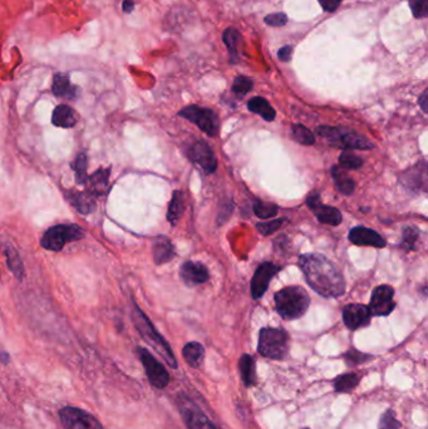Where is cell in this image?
<instances>
[{"label": "cell", "mask_w": 428, "mask_h": 429, "mask_svg": "<svg viewBox=\"0 0 428 429\" xmlns=\"http://www.w3.org/2000/svg\"><path fill=\"white\" fill-rule=\"evenodd\" d=\"M401 427H402V424L396 418L394 412L391 410V409L382 415L379 424H378V428L379 429H399Z\"/></svg>", "instance_id": "obj_38"}, {"label": "cell", "mask_w": 428, "mask_h": 429, "mask_svg": "<svg viewBox=\"0 0 428 429\" xmlns=\"http://www.w3.org/2000/svg\"><path fill=\"white\" fill-rule=\"evenodd\" d=\"M359 380H361V377L357 375L354 373L341 374L339 377L334 379V389L338 393H348V392H352L359 384Z\"/></svg>", "instance_id": "obj_29"}, {"label": "cell", "mask_w": 428, "mask_h": 429, "mask_svg": "<svg viewBox=\"0 0 428 429\" xmlns=\"http://www.w3.org/2000/svg\"><path fill=\"white\" fill-rule=\"evenodd\" d=\"M317 135L326 139L328 145L341 148V150H361L368 151L374 148L373 142L363 137L362 135L352 131L344 127H332V126H319L317 128Z\"/></svg>", "instance_id": "obj_4"}, {"label": "cell", "mask_w": 428, "mask_h": 429, "mask_svg": "<svg viewBox=\"0 0 428 429\" xmlns=\"http://www.w3.org/2000/svg\"><path fill=\"white\" fill-rule=\"evenodd\" d=\"M409 7L416 18L422 19L428 15V0H409Z\"/></svg>", "instance_id": "obj_40"}, {"label": "cell", "mask_w": 428, "mask_h": 429, "mask_svg": "<svg viewBox=\"0 0 428 429\" xmlns=\"http://www.w3.org/2000/svg\"><path fill=\"white\" fill-rule=\"evenodd\" d=\"M186 156L191 162L200 166L206 175H211L218 168V159L210 145L203 139H196L186 147Z\"/></svg>", "instance_id": "obj_8"}, {"label": "cell", "mask_w": 428, "mask_h": 429, "mask_svg": "<svg viewBox=\"0 0 428 429\" xmlns=\"http://www.w3.org/2000/svg\"><path fill=\"white\" fill-rule=\"evenodd\" d=\"M85 236V231L80 226L74 224H63L53 226L47 233H44L41 245L45 250L60 251L68 242L80 240Z\"/></svg>", "instance_id": "obj_6"}, {"label": "cell", "mask_w": 428, "mask_h": 429, "mask_svg": "<svg viewBox=\"0 0 428 429\" xmlns=\"http://www.w3.org/2000/svg\"><path fill=\"white\" fill-rule=\"evenodd\" d=\"M280 271V268L274 265L273 262H262L258 269L255 270L254 277L251 280V295L253 299H262L265 291L268 290L269 284L276 273Z\"/></svg>", "instance_id": "obj_14"}, {"label": "cell", "mask_w": 428, "mask_h": 429, "mask_svg": "<svg viewBox=\"0 0 428 429\" xmlns=\"http://www.w3.org/2000/svg\"><path fill=\"white\" fill-rule=\"evenodd\" d=\"M297 265L308 285L323 298H339L346 292V280L341 271L324 255H300Z\"/></svg>", "instance_id": "obj_1"}, {"label": "cell", "mask_w": 428, "mask_h": 429, "mask_svg": "<svg viewBox=\"0 0 428 429\" xmlns=\"http://www.w3.org/2000/svg\"><path fill=\"white\" fill-rule=\"evenodd\" d=\"M399 182L403 187L414 192H426L427 191V166L426 162L417 163L405 174L399 176Z\"/></svg>", "instance_id": "obj_15"}, {"label": "cell", "mask_w": 428, "mask_h": 429, "mask_svg": "<svg viewBox=\"0 0 428 429\" xmlns=\"http://www.w3.org/2000/svg\"><path fill=\"white\" fill-rule=\"evenodd\" d=\"M428 98V95H427V91H425V92H423V93H422L421 97H420V98H418V103H420V106H421V108L422 111H423V112H425V113H427L428 112V108H427V100Z\"/></svg>", "instance_id": "obj_45"}, {"label": "cell", "mask_w": 428, "mask_h": 429, "mask_svg": "<svg viewBox=\"0 0 428 429\" xmlns=\"http://www.w3.org/2000/svg\"><path fill=\"white\" fill-rule=\"evenodd\" d=\"M182 356L191 368H199L203 364L205 348L200 343H188L182 349Z\"/></svg>", "instance_id": "obj_26"}, {"label": "cell", "mask_w": 428, "mask_h": 429, "mask_svg": "<svg viewBox=\"0 0 428 429\" xmlns=\"http://www.w3.org/2000/svg\"><path fill=\"white\" fill-rule=\"evenodd\" d=\"M344 358H346V362L349 365H358V364L364 363V362H367L368 359H370V356H367V354H363L361 351H358L356 349L348 350L346 354H344Z\"/></svg>", "instance_id": "obj_41"}, {"label": "cell", "mask_w": 428, "mask_h": 429, "mask_svg": "<svg viewBox=\"0 0 428 429\" xmlns=\"http://www.w3.org/2000/svg\"><path fill=\"white\" fill-rule=\"evenodd\" d=\"M349 240L357 246H373L379 248L385 246V239L377 231L364 226H357L352 229L349 233Z\"/></svg>", "instance_id": "obj_18"}, {"label": "cell", "mask_w": 428, "mask_h": 429, "mask_svg": "<svg viewBox=\"0 0 428 429\" xmlns=\"http://www.w3.org/2000/svg\"><path fill=\"white\" fill-rule=\"evenodd\" d=\"M291 53H293V48H291V45H286V47H283L280 51H278V57L283 62H289L291 58Z\"/></svg>", "instance_id": "obj_44"}, {"label": "cell", "mask_w": 428, "mask_h": 429, "mask_svg": "<svg viewBox=\"0 0 428 429\" xmlns=\"http://www.w3.org/2000/svg\"><path fill=\"white\" fill-rule=\"evenodd\" d=\"M265 23L270 27H283L288 23V18L283 13H275V14L268 15L265 18Z\"/></svg>", "instance_id": "obj_42"}, {"label": "cell", "mask_w": 428, "mask_h": 429, "mask_svg": "<svg viewBox=\"0 0 428 429\" xmlns=\"http://www.w3.org/2000/svg\"><path fill=\"white\" fill-rule=\"evenodd\" d=\"M153 251V260L156 265H162V264L171 262L176 255L172 242L164 235H160L155 239Z\"/></svg>", "instance_id": "obj_21"}, {"label": "cell", "mask_w": 428, "mask_h": 429, "mask_svg": "<svg viewBox=\"0 0 428 429\" xmlns=\"http://www.w3.org/2000/svg\"><path fill=\"white\" fill-rule=\"evenodd\" d=\"M5 254H7L9 269L12 270V273L14 274L15 277L21 280L23 277V274H24V269H23L22 260H21L19 255L12 246H8L5 248Z\"/></svg>", "instance_id": "obj_33"}, {"label": "cell", "mask_w": 428, "mask_h": 429, "mask_svg": "<svg viewBox=\"0 0 428 429\" xmlns=\"http://www.w3.org/2000/svg\"><path fill=\"white\" fill-rule=\"evenodd\" d=\"M372 314L368 306L363 304H350L343 310V321L350 330H358L370 325Z\"/></svg>", "instance_id": "obj_16"}, {"label": "cell", "mask_w": 428, "mask_h": 429, "mask_svg": "<svg viewBox=\"0 0 428 429\" xmlns=\"http://www.w3.org/2000/svg\"><path fill=\"white\" fill-rule=\"evenodd\" d=\"M420 231L416 229V227H407L406 230H405V233H403V240H402V244H401V246L405 248L406 251H414L416 250V244H417V240H418V235Z\"/></svg>", "instance_id": "obj_37"}, {"label": "cell", "mask_w": 428, "mask_h": 429, "mask_svg": "<svg viewBox=\"0 0 428 429\" xmlns=\"http://www.w3.org/2000/svg\"><path fill=\"white\" fill-rule=\"evenodd\" d=\"M131 315L132 321L135 323V327L137 329L141 336L160 354L161 357L164 358V360L171 368L176 369L177 362H176L174 351L168 345V343L164 339V336L155 329L153 323L146 316V314L135 304Z\"/></svg>", "instance_id": "obj_3"}, {"label": "cell", "mask_w": 428, "mask_h": 429, "mask_svg": "<svg viewBox=\"0 0 428 429\" xmlns=\"http://www.w3.org/2000/svg\"><path fill=\"white\" fill-rule=\"evenodd\" d=\"M109 168H101L88 177L85 186H87L88 192L93 196H101L109 187Z\"/></svg>", "instance_id": "obj_23"}, {"label": "cell", "mask_w": 428, "mask_h": 429, "mask_svg": "<svg viewBox=\"0 0 428 429\" xmlns=\"http://www.w3.org/2000/svg\"><path fill=\"white\" fill-rule=\"evenodd\" d=\"M137 353L150 383L157 389L166 388L170 382V374L165 367L145 348H137Z\"/></svg>", "instance_id": "obj_11"}, {"label": "cell", "mask_w": 428, "mask_h": 429, "mask_svg": "<svg viewBox=\"0 0 428 429\" xmlns=\"http://www.w3.org/2000/svg\"><path fill=\"white\" fill-rule=\"evenodd\" d=\"M177 406L180 408L182 418L189 429H218L210 419L205 415L203 410L197 407L196 404L186 397L185 394H180L177 398Z\"/></svg>", "instance_id": "obj_9"}, {"label": "cell", "mask_w": 428, "mask_h": 429, "mask_svg": "<svg viewBox=\"0 0 428 429\" xmlns=\"http://www.w3.org/2000/svg\"><path fill=\"white\" fill-rule=\"evenodd\" d=\"M306 206L312 210L313 213L315 215V218H318V221L322 224H327V225L338 226L341 222V213L338 209L330 207L327 205L323 204L320 201L319 194L313 192L308 198H306Z\"/></svg>", "instance_id": "obj_13"}, {"label": "cell", "mask_w": 428, "mask_h": 429, "mask_svg": "<svg viewBox=\"0 0 428 429\" xmlns=\"http://www.w3.org/2000/svg\"><path fill=\"white\" fill-rule=\"evenodd\" d=\"M394 289L390 285L377 286L370 297V312L372 316H387L396 309L393 300Z\"/></svg>", "instance_id": "obj_12"}, {"label": "cell", "mask_w": 428, "mask_h": 429, "mask_svg": "<svg viewBox=\"0 0 428 429\" xmlns=\"http://www.w3.org/2000/svg\"><path fill=\"white\" fill-rule=\"evenodd\" d=\"M52 92L56 97L72 101L76 100L78 95V87L71 83L69 77L65 73H57L53 77V84H52Z\"/></svg>", "instance_id": "obj_20"}, {"label": "cell", "mask_w": 428, "mask_h": 429, "mask_svg": "<svg viewBox=\"0 0 428 429\" xmlns=\"http://www.w3.org/2000/svg\"><path fill=\"white\" fill-rule=\"evenodd\" d=\"M66 198L73 207L80 212L82 215H89L95 210V196L89 192H80V191H66Z\"/></svg>", "instance_id": "obj_19"}, {"label": "cell", "mask_w": 428, "mask_h": 429, "mask_svg": "<svg viewBox=\"0 0 428 429\" xmlns=\"http://www.w3.org/2000/svg\"><path fill=\"white\" fill-rule=\"evenodd\" d=\"M59 417L66 429H104L95 417L80 408H62Z\"/></svg>", "instance_id": "obj_10"}, {"label": "cell", "mask_w": 428, "mask_h": 429, "mask_svg": "<svg viewBox=\"0 0 428 429\" xmlns=\"http://www.w3.org/2000/svg\"><path fill=\"white\" fill-rule=\"evenodd\" d=\"M279 207L270 202H264L262 200H256L254 202V213L260 218H269L275 216Z\"/></svg>", "instance_id": "obj_35"}, {"label": "cell", "mask_w": 428, "mask_h": 429, "mask_svg": "<svg viewBox=\"0 0 428 429\" xmlns=\"http://www.w3.org/2000/svg\"><path fill=\"white\" fill-rule=\"evenodd\" d=\"M224 43L226 44L229 53H230V58L232 62H236L239 59L238 56V44H239L241 36L239 32L235 28H229L224 32Z\"/></svg>", "instance_id": "obj_30"}, {"label": "cell", "mask_w": 428, "mask_h": 429, "mask_svg": "<svg viewBox=\"0 0 428 429\" xmlns=\"http://www.w3.org/2000/svg\"><path fill=\"white\" fill-rule=\"evenodd\" d=\"M240 374L244 386H253L256 383V371H255L254 358L249 354H244L240 358L239 362Z\"/></svg>", "instance_id": "obj_28"}, {"label": "cell", "mask_w": 428, "mask_h": 429, "mask_svg": "<svg viewBox=\"0 0 428 429\" xmlns=\"http://www.w3.org/2000/svg\"><path fill=\"white\" fill-rule=\"evenodd\" d=\"M247 108L250 112L262 117L265 121L271 122L275 119V109L270 106V103L262 97H254L247 102Z\"/></svg>", "instance_id": "obj_25"}, {"label": "cell", "mask_w": 428, "mask_h": 429, "mask_svg": "<svg viewBox=\"0 0 428 429\" xmlns=\"http://www.w3.org/2000/svg\"><path fill=\"white\" fill-rule=\"evenodd\" d=\"M285 221H286V218H278V220H273V221H268V222H259V224H256V229L262 235H271V233L278 231Z\"/></svg>", "instance_id": "obj_39"}, {"label": "cell", "mask_w": 428, "mask_h": 429, "mask_svg": "<svg viewBox=\"0 0 428 429\" xmlns=\"http://www.w3.org/2000/svg\"><path fill=\"white\" fill-rule=\"evenodd\" d=\"M180 277L188 286H195L206 283L210 279V274L203 262H186L182 264Z\"/></svg>", "instance_id": "obj_17"}, {"label": "cell", "mask_w": 428, "mask_h": 429, "mask_svg": "<svg viewBox=\"0 0 428 429\" xmlns=\"http://www.w3.org/2000/svg\"><path fill=\"white\" fill-rule=\"evenodd\" d=\"M291 133L294 139L300 145L312 146L315 142V137L312 132L309 131L303 124H293Z\"/></svg>", "instance_id": "obj_32"}, {"label": "cell", "mask_w": 428, "mask_h": 429, "mask_svg": "<svg viewBox=\"0 0 428 429\" xmlns=\"http://www.w3.org/2000/svg\"><path fill=\"white\" fill-rule=\"evenodd\" d=\"M276 312L284 321H295L302 318L311 304L308 292L300 286H288L278 291L274 297Z\"/></svg>", "instance_id": "obj_2"}, {"label": "cell", "mask_w": 428, "mask_h": 429, "mask_svg": "<svg viewBox=\"0 0 428 429\" xmlns=\"http://www.w3.org/2000/svg\"><path fill=\"white\" fill-rule=\"evenodd\" d=\"M135 8V3L132 0H124L122 3V9H124V13H131Z\"/></svg>", "instance_id": "obj_46"}, {"label": "cell", "mask_w": 428, "mask_h": 429, "mask_svg": "<svg viewBox=\"0 0 428 429\" xmlns=\"http://www.w3.org/2000/svg\"><path fill=\"white\" fill-rule=\"evenodd\" d=\"M332 177H333L334 183H335V187L338 189V191L343 194V195H352L356 189V182L353 181L350 177H349L346 171L341 167V166H333L332 167Z\"/></svg>", "instance_id": "obj_24"}, {"label": "cell", "mask_w": 428, "mask_h": 429, "mask_svg": "<svg viewBox=\"0 0 428 429\" xmlns=\"http://www.w3.org/2000/svg\"><path fill=\"white\" fill-rule=\"evenodd\" d=\"M78 119L80 117L77 112L67 104H59L52 115V124L59 128H72L77 124Z\"/></svg>", "instance_id": "obj_22"}, {"label": "cell", "mask_w": 428, "mask_h": 429, "mask_svg": "<svg viewBox=\"0 0 428 429\" xmlns=\"http://www.w3.org/2000/svg\"><path fill=\"white\" fill-rule=\"evenodd\" d=\"M339 163L343 170H358L362 167L363 160L350 150H344L339 157Z\"/></svg>", "instance_id": "obj_34"}, {"label": "cell", "mask_w": 428, "mask_h": 429, "mask_svg": "<svg viewBox=\"0 0 428 429\" xmlns=\"http://www.w3.org/2000/svg\"><path fill=\"white\" fill-rule=\"evenodd\" d=\"M254 87V83L253 80L244 76H240L236 77L234 80V86H232V92L239 97H244L247 95L251 89Z\"/></svg>", "instance_id": "obj_36"}, {"label": "cell", "mask_w": 428, "mask_h": 429, "mask_svg": "<svg viewBox=\"0 0 428 429\" xmlns=\"http://www.w3.org/2000/svg\"><path fill=\"white\" fill-rule=\"evenodd\" d=\"M179 116L196 124L197 127L210 137H215L218 132V117L212 109L203 108L200 106H189L182 108Z\"/></svg>", "instance_id": "obj_7"}, {"label": "cell", "mask_w": 428, "mask_h": 429, "mask_svg": "<svg viewBox=\"0 0 428 429\" xmlns=\"http://www.w3.org/2000/svg\"><path fill=\"white\" fill-rule=\"evenodd\" d=\"M74 174H76V180L80 185H86L87 181V157L85 153H80L78 157L76 160L73 161L72 165H71Z\"/></svg>", "instance_id": "obj_31"}, {"label": "cell", "mask_w": 428, "mask_h": 429, "mask_svg": "<svg viewBox=\"0 0 428 429\" xmlns=\"http://www.w3.org/2000/svg\"><path fill=\"white\" fill-rule=\"evenodd\" d=\"M326 12H334L341 5V0H318Z\"/></svg>", "instance_id": "obj_43"}, {"label": "cell", "mask_w": 428, "mask_h": 429, "mask_svg": "<svg viewBox=\"0 0 428 429\" xmlns=\"http://www.w3.org/2000/svg\"><path fill=\"white\" fill-rule=\"evenodd\" d=\"M185 212V196L182 191H174L172 200L168 206L167 211V221L172 226L177 225Z\"/></svg>", "instance_id": "obj_27"}, {"label": "cell", "mask_w": 428, "mask_h": 429, "mask_svg": "<svg viewBox=\"0 0 428 429\" xmlns=\"http://www.w3.org/2000/svg\"><path fill=\"white\" fill-rule=\"evenodd\" d=\"M304 429H309V428H304Z\"/></svg>", "instance_id": "obj_47"}, {"label": "cell", "mask_w": 428, "mask_h": 429, "mask_svg": "<svg viewBox=\"0 0 428 429\" xmlns=\"http://www.w3.org/2000/svg\"><path fill=\"white\" fill-rule=\"evenodd\" d=\"M289 350V335L283 329L262 327L259 333L258 351L262 357L282 360Z\"/></svg>", "instance_id": "obj_5"}]
</instances>
